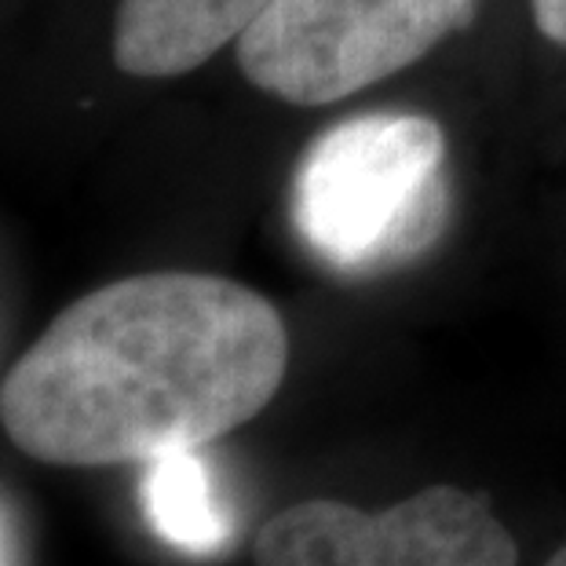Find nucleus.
<instances>
[{"mask_svg": "<svg viewBox=\"0 0 566 566\" xmlns=\"http://www.w3.org/2000/svg\"><path fill=\"white\" fill-rule=\"evenodd\" d=\"M285 369V322L256 289L132 274L59 311L0 384V424L44 464H147L249 424Z\"/></svg>", "mask_w": 566, "mask_h": 566, "instance_id": "obj_1", "label": "nucleus"}, {"mask_svg": "<svg viewBox=\"0 0 566 566\" xmlns=\"http://www.w3.org/2000/svg\"><path fill=\"white\" fill-rule=\"evenodd\" d=\"M450 216L446 132L424 114H363L300 158L293 220L318 260L380 274L436 245Z\"/></svg>", "mask_w": 566, "mask_h": 566, "instance_id": "obj_2", "label": "nucleus"}, {"mask_svg": "<svg viewBox=\"0 0 566 566\" xmlns=\"http://www.w3.org/2000/svg\"><path fill=\"white\" fill-rule=\"evenodd\" d=\"M475 8L479 0H271L234 55L274 99L329 106L420 63Z\"/></svg>", "mask_w": 566, "mask_h": 566, "instance_id": "obj_3", "label": "nucleus"}, {"mask_svg": "<svg viewBox=\"0 0 566 566\" xmlns=\"http://www.w3.org/2000/svg\"><path fill=\"white\" fill-rule=\"evenodd\" d=\"M256 566H515L520 548L486 493L428 486L384 512L300 501L263 523Z\"/></svg>", "mask_w": 566, "mask_h": 566, "instance_id": "obj_4", "label": "nucleus"}, {"mask_svg": "<svg viewBox=\"0 0 566 566\" xmlns=\"http://www.w3.org/2000/svg\"><path fill=\"white\" fill-rule=\"evenodd\" d=\"M271 0H122L114 63L132 77H179L256 27Z\"/></svg>", "mask_w": 566, "mask_h": 566, "instance_id": "obj_5", "label": "nucleus"}, {"mask_svg": "<svg viewBox=\"0 0 566 566\" xmlns=\"http://www.w3.org/2000/svg\"><path fill=\"white\" fill-rule=\"evenodd\" d=\"M143 512L154 534L187 556H216L231 537V523L198 450H172L147 461Z\"/></svg>", "mask_w": 566, "mask_h": 566, "instance_id": "obj_6", "label": "nucleus"}, {"mask_svg": "<svg viewBox=\"0 0 566 566\" xmlns=\"http://www.w3.org/2000/svg\"><path fill=\"white\" fill-rule=\"evenodd\" d=\"M530 11H534V27L541 30V38L566 48V0H530Z\"/></svg>", "mask_w": 566, "mask_h": 566, "instance_id": "obj_7", "label": "nucleus"}, {"mask_svg": "<svg viewBox=\"0 0 566 566\" xmlns=\"http://www.w3.org/2000/svg\"><path fill=\"white\" fill-rule=\"evenodd\" d=\"M545 566H566V545H563V548H559L556 556H552V559H548Z\"/></svg>", "mask_w": 566, "mask_h": 566, "instance_id": "obj_8", "label": "nucleus"}]
</instances>
